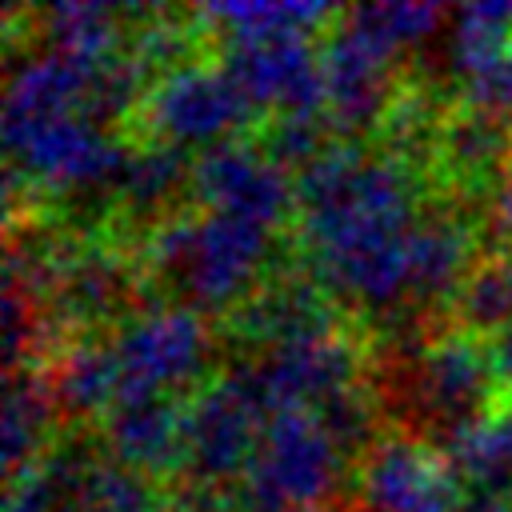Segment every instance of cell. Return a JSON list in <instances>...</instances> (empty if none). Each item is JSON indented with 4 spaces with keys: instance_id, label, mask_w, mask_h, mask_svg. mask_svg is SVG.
<instances>
[{
    "instance_id": "obj_1",
    "label": "cell",
    "mask_w": 512,
    "mask_h": 512,
    "mask_svg": "<svg viewBox=\"0 0 512 512\" xmlns=\"http://www.w3.org/2000/svg\"><path fill=\"white\" fill-rule=\"evenodd\" d=\"M416 176L400 152L332 140L296 172V224L308 276L324 296L392 312L408 296V228Z\"/></svg>"
},
{
    "instance_id": "obj_2",
    "label": "cell",
    "mask_w": 512,
    "mask_h": 512,
    "mask_svg": "<svg viewBox=\"0 0 512 512\" xmlns=\"http://www.w3.org/2000/svg\"><path fill=\"white\" fill-rule=\"evenodd\" d=\"M272 252V228L228 212H176L144 240L148 268L196 312H224L252 296V280Z\"/></svg>"
},
{
    "instance_id": "obj_3",
    "label": "cell",
    "mask_w": 512,
    "mask_h": 512,
    "mask_svg": "<svg viewBox=\"0 0 512 512\" xmlns=\"http://www.w3.org/2000/svg\"><path fill=\"white\" fill-rule=\"evenodd\" d=\"M340 480V444L316 412L288 408L264 420L256 452L240 472V512H304Z\"/></svg>"
},
{
    "instance_id": "obj_4",
    "label": "cell",
    "mask_w": 512,
    "mask_h": 512,
    "mask_svg": "<svg viewBox=\"0 0 512 512\" xmlns=\"http://www.w3.org/2000/svg\"><path fill=\"white\" fill-rule=\"evenodd\" d=\"M4 148H8V176L44 184L52 192H88V188L116 192L124 164L132 156V148L108 136L84 108L28 124H4Z\"/></svg>"
},
{
    "instance_id": "obj_5",
    "label": "cell",
    "mask_w": 512,
    "mask_h": 512,
    "mask_svg": "<svg viewBox=\"0 0 512 512\" xmlns=\"http://www.w3.org/2000/svg\"><path fill=\"white\" fill-rule=\"evenodd\" d=\"M220 68L244 92L252 108H276V116H320L324 72L320 48L304 28L228 32Z\"/></svg>"
},
{
    "instance_id": "obj_6",
    "label": "cell",
    "mask_w": 512,
    "mask_h": 512,
    "mask_svg": "<svg viewBox=\"0 0 512 512\" xmlns=\"http://www.w3.org/2000/svg\"><path fill=\"white\" fill-rule=\"evenodd\" d=\"M268 412L252 396L248 380L232 364L228 372L204 380L184 400V472L192 484L220 488L240 476L256 452Z\"/></svg>"
},
{
    "instance_id": "obj_7",
    "label": "cell",
    "mask_w": 512,
    "mask_h": 512,
    "mask_svg": "<svg viewBox=\"0 0 512 512\" xmlns=\"http://www.w3.org/2000/svg\"><path fill=\"white\" fill-rule=\"evenodd\" d=\"M108 348L116 360L120 396H164L168 388H180L204 372L212 336L196 308L160 304L120 324Z\"/></svg>"
},
{
    "instance_id": "obj_8",
    "label": "cell",
    "mask_w": 512,
    "mask_h": 512,
    "mask_svg": "<svg viewBox=\"0 0 512 512\" xmlns=\"http://www.w3.org/2000/svg\"><path fill=\"white\" fill-rule=\"evenodd\" d=\"M256 108L232 84L220 64L188 60L164 76H156L140 100V124L156 136V144H200L212 148L228 140L240 124H248Z\"/></svg>"
},
{
    "instance_id": "obj_9",
    "label": "cell",
    "mask_w": 512,
    "mask_h": 512,
    "mask_svg": "<svg viewBox=\"0 0 512 512\" xmlns=\"http://www.w3.org/2000/svg\"><path fill=\"white\" fill-rule=\"evenodd\" d=\"M356 344L340 324H324L316 332L292 336L276 348H268L260 360L236 364L240 376L248 380L252 396L260 408L288 412V408H308L316 412L324 400L356 384Z\"/></svg>"
},
{
    "instance_id": "obj_10",
    "label": "cell",
    "mask_w": 512,
    "mask_h": 512,
    "mask_svg": "<svg viewBox=\"0 0 512 512\" xmlns=\"http://www.w3.org/2000/svg\"><path fill=\"white\" fill-rule=\"evenodd\" d=\"M392 56L396 52L364 24L356 8L336 12V24L320 44V72H324V112L328 124L340 132V140H352L356 132L384 124L396 100L388 84Z\"/></svg>"
},
{
    "instance_id": "obj_11",
    "label": "cell",
    "mask_w": 512,
    "mask_h": 512,
    "mask_svg": "<svg viewBox=\"0 0 512 512\" xmlns=\"http://www.w3.org/2000/svg\"><path fill=\"white\" fill-rule=\"evenodd\" d=\"M356 496L364 512H460V476L444 452L388 432L360 452Z\"/></svg>"
},
{
    "instance_id": "obj_12",
    "label": "cell",
    "mask_w": 512,
    "mask_h": 512,
    "mask_svg": "<svg viewBox=\"0 0 512 512\" xmlns=\"http://www.w3.org/2000/svg\"><path fill=\"white\" fill-rule=\"evenodd\" d=\"M188 184L208 212H228L264 228H276L288 216H296V180H288L264 148L240 136L200 148Z\"/></svg>"
},
{
    "instance_id": "obj_13",
    "label": "cell",
    "mask_w": 512,
    "mask_h": 512,
    "mask_svg": "<svg viewBox=\"0 0 512 512\" xmlns=\"http://www.w3.org/2000/svg\"><path fill=\"white\" fill-rule=\"evenodd\" d=\"M492 364L488 344L472 340V332H448L428 340L420 352H412L408 372V396L424 424L452 436L456 428L484 416V404L492 396Z\"/></svg>"
},
{
    "instance_id": "obj_14",
    "label": "cell",
    "mask_w": 512,
    "mask_h": 512,
    "mask_svg": "<svg viewBox=\"0 0 512 512\" xmlns=\"http://www.w3.org/2000/svg\"><path fill=\"white\" fill-rule=\"evenodd\" d=\"M108 460L152 480L184 468V404L172 396H120L100 428Z\"/></svg>"
},
{
    "instance_id": "obj_15",
    "label": "cell",
    "mask_w": 512,
    "mask_h": 512,
    "mask_svg": "<svg viewBox=\"0 0 512 512\" xmlns=\"http://www.w3.org/2000/svg\"><path fill=\"white\" fill-rule=\"evenodd\" d=\"M472 228L448 208L420 212L408 228V296L416 304H436L456 296L472 272Z\"/></svg>"
},
{
    "instance_id": "obj_16",
    "label": "cell",
    "mask_w": 512,
    "mask_h": 512,
    "mask_svg": "<svg viewBox=\"0 0 512 512\" xmlns=\"http://www.w3.org/2000/svg\"><path fill=\"white\" fill-rule=\"evenodd\" d=\"M100 68H88V64H80L64 52H52V48L16 60L8 68V80H4V124H28V120L84 108L92 76Z\"/></svg>"
},
{
    "instance_id": "obj_17",
    "label": "cell",
    "mask_w": 512,
    "mask_h": 512,
    "mask_svg": "<svg viewBox=\"0 0 512 512\" xmlns=\"http://www.w3.org/2000/svg\"><path fill=\"white\" fill-rule=\"evenodd\" d=\"M324 324H332V316H328V304L316 280H272L228 312L232 336L264 352L292 336L316 332Z\"/></svg>"
},
{
    "instance_id": "obj_18",
    "label": "cell",
    "mask_w": 512,
    "mask_h": 512,
    "mask_svg": "<svg viewBox=\"0 0 512 512\" xmlns=\"http://www.w3.org/2000/svg\"><path fill=\"white\" fill-rule=\"evenodd\" d=\"M440 452L448 456L456 476L472 484V492L512 496V404L484 412L480 420L444 436Z\"/></svg>"
},
{
    "instance_id": "obj_19",
    "label": "cell",
    "mask_w": 512,
    "mask_h": 512,
    "mask_svg": "<svg viewBox=\"0 0 512 512\" xmlns=\"http://www.w3.org/2000/svg\"><path fill=\"white\" fill-rule=\"evenodd\" d=\"M48 396L68 416L108 412L120 396V376H116L112 348L100 344V340H80L72 348H60L56 364H52V376H48Z\"/></svg>"
},
{
    "instance_id": "obj_20",
    "label": "cell",
    "mask_w": 512,
    "mask_h": 512,
    "mask_svg": "<svg viewBox=\"0 0 512 512\" xmlns=\"http://www.w3.org/2000/svg\"><path fill=\"white\" fill-rule=\"evenodd\" d=\"M436 140H440L444 164L460 180H468L472 188L496 180L500 168L508 172V164H512V128L500 116H484V112L464 108L460 116L440 124Z\"/></svg>"
},
{
    "instance_id": "obj_21",
    "label": "cell",
    "mask_w": 512,
    "mask_h": 512,
    "mask_svg": "<svg viewBox=\"0 0 512 512\" xmlns=\"http://www.w3.org/2000/svg\"><path fill=\"white\" fill-rule=\"evenodd\" d=\"M48 292L60 300V308L68 316L96 320L100 312H108L124 296V268L116 256H108L100 248L64 244L60 264H56V280Z\"/></svg>"
},
{
    "instance_id": "obj_22",
    "label": "cell",
    "mask_w": 512,
    "mask_h": 512,
    "mask_svg": "<svg viewBox=\"0 0 512 512\" xmlns=\"http://www.w3.org/2000/svg\"><path fill=\"white\" fill-rule=\"evenodd\" d=\"M52 408L56 404L44 380L12 372V384L4 392V428H0V460L8 480H16L24 468L40 460V444L52 428Z\"/></svg>"
},
{
    "instance_id": "obj_23",
    "label": "cell",
    "mask_w": 512,
    "mask_h": 512,
    "mask_svg": "<svg viewBox=\"0 0 512 512\" xmlns=\"http://www.w3.org/2000/svg\"><path fill=\"white\" fill-rule=\"evenodd\" d=\"M124 12L112 4H52L40 12V32L52 52H64L88 68H100L116 56Z\"/></svg>"
},
{
    "instance_id": "obj_24",
    "label": "cell",
    "mask_w": 512,
    "mask_h": 512,
    "mask_svg": "<svg viewBox=\"0 0 512 512\" xmlns=\"http://www.w3.org/2000/svg\"><path fill=\"white\" fill-rule=\"evenodd\" d=\"M508 48H512V4H504V0H496V4H464V8L452 12L448 60H452V72L460 80L480 72L488 60H496Z\"/></svg>"
},
{
    "instance_id": "obj_25",
    "label": "cell",
    "mask_w": 512,
    "mask_h": 512,
    "mask_svg": "<svg viewBox=\"0 0 512 512\" xmlns=\"http://www.w3.org/2000/svg\"><path fill=\"white\" fill-rule=\"evenodd\" d=\"M452 312L460 320V332H500L512 324V252L480 260L460 292L452 296Z\"/></svg>"
},
{
    "instance_id": "obj_26",
    "label": "cell",
    "mask_w": 512,
    "mask_h": 512,
    "mask_svg": "<svg viewBox=\"0 0 512 512\" xmlns=\"http://www.w3.org/2000/svg\"><path fill=\"white\" fill-rule=\"evenodd\" d=\"M72 512H164V496L152 476L116 460H92L80 476Z\"/></svg>"
},
{
    "instance_id": "obj_27",
    "label": "cell",
    "mask_w": 512,
    "mask_h": 512,
    "mask_svg": "<svg viewBox=\"0 0 512 512\" xmlns=\"http://www.w3.org/2000/svg\"><path fill=\"white\" fill-rule=\"evenodd\" d=\"M184 180H192V168L184 164L180 148L148 144V148H136L128 156L116 196L128 204V212H160V204L172 200V192Z\"/></svg>"
},
{
    "instance_id": "obj_28",
    "label": "cell",
    "mask_w": 512,
    "mask_h": 512,
    "mask_svg": "<svg viewBox=\"0 0 512 512\" xmlns=\"http://www.w3.org/2000/svg\"><path fill=\"white\" fill-rule=\"evenodd\" d=\"M228 32H260V28H304L312 32L332 16L328 4H204L196 12Z\"/></svg>"
},
{
    "instance_id": "obj_29",
    "label": "cell",
    "mask_w": 512,
    "mask_h": 512,
    "mask_svg": "<svg viewBox=\"0 0 512 512\" xmlns=\"http://www.w3.org/2000/svg\"><path fill=\"white\" fill-rule=\"evenodd\" d=\"M356 12L372 24V32L392 48H412L436 32L444 12L436 4H408V0H388V4H356Z\"/></svg>"
},
{
    "instance_id": "obj_30",
    "label": "cell",
    "mask_w": 512,
    "mask_h": 512,
    "mask_svg": "<svg viewBox=\"0 0 512 512\" xmlns=\"http://www.w3.org/2000/svg\"><path fill=\"white\" fill-rule=\"evenodd\" d=\"M320 116H272L264 128V152L280 168H308L332 140H324Z\"/></svg>"
},
{
    "instance_id": "obj_31",
    "label": "cell",
    "mask_w": 512,
    "mask_h": 512,
    "mask_svg": "<svg viewBox=\"0 0 512 512\" xmlns=\"http://www.w3.org/2000/svg\"><path fill=\"white\" fill-rule=\"evenodd\" d=\"M316 416H320V424L328 428V436L340 444V452H344V448H368V444L376 440V436H372L376 412H372V400H368V392H364L360 384H352V388L336 392L332 400H324V404L316 408Z\"/></svg>"
},
{
    "instance_id": "obj_32",
    "label": "cell",
    "mask_w": 512,
    "mask_h": 512,
    "mask_svg": "<svg viewBox=\"0 0 512 512\" xmlns=\"http://www.w3.org/2000/svg\"><path fill=\"white\" fill-rule=\"evenodd\" d=\"M460 100L472 112L512 120V48L500 52L496 60H488L480 72L464 76L460 80Z\"/></svg>"
},
{
    "instance_id": "obj_33",
    "label": "cell",
    "mask_w": 512,
    "mask_h": 512,
    "mask_svg": "<svg viewBox=\"0 0 512 512\" xmlns=\"http://www.w3.org/2000/svg\"><path fill=\"white\" fill-rule=\"evenodd\" d=\"M488 364H492V376L500 388H512V324L500 328L492 340H488Z\"/></svg>"
},
{
    "instance_id": "obj_34",
    "label": "cell",
    "mask_w": 512,
    "mask_h": 512,
    "mask_svg": "<svg viewBox=\"0 0 512 512\" xmlns=\"http://www.w3.org/2000/svg\"><path fill=\"white\" fill-rule=\"evenodd\" d=\"M496 232L512 244V164L500 180V196H496Z\"/></svg>"
},
{
    "instance_id": "obj_35",
    "label": "cell",
    "mask_w": 512,
    "mask_h": 512,
    "mask_svg": "<svg viewBox=\"0 0 512 512\" xmlns=\"http://www.w3.org/2000/svg\"><path fill=\"white\" fill-rule=\"evenodd\" d=\"M460 512H512V496H492V492H472L464 496Z\"/></svg>"
},
{
    "instance_id": "obj_36",
    "label": "cell",
    "mask_w": 512,
    "mask_h": 512,
    "mask_svg": "<svg viewBox=\"0 0 512 512\" xmlns=\"http://www.w3.org/2000/svg\"><path fill=\"white\" fill-rule=\"evenodd\" d=\"M304 512H336V508H328V504H316V508H304Z\"/></svg>"
}]
</instances>
